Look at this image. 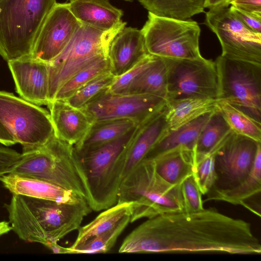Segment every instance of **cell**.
Returning a JSON list of instances; mask_svg holds the SVG:
<instances>
[{
    "label": "cell",
    "instance_id": "1",
    "mask_svg": "<svg viewBox=\"0 0 261 261\" xmlns=\"http://www.w3.org/2000/svg\"><path fill=\"white\" fill-rule=\"evenodd\" d=\"M118 252L260 254L261 244L249 222L204 208L147 218L125 238Z\"/></svg>",
    "mask_w": 261,
    "mask_h": 261
},
{
    "label": "cell",
    "instance_id": "2",
    "mask_svg": "<svg viewBox=\"0 0 261 261\" xmlns=\"http://www.w3.org/2000/svg\"><path fill=\"white\" fill-rule=\"evenodd\" d=\"M5 207L11 229L20 239L44 246L78 230L92 211L86 200L58 202L20 195H13Z\"/></svg>",
    "mask_w": 261,
    "mask_h": 261
},
{
    "label": "cell",
    "instance_id": "3",
    "mask_svg": "<svg viewBox=\"0 0 261 261\" xmlns=\"http://www.w3.org/2000/svg\"><path fill=\"white\" fill-rule=\"evenodd\" d=\"M137 126L112 141L87 150H75L92 210H104L117 203L127 148Z\"/></svg>",
    "mask_w": 261,
    "mask_h": 261
},
{
    "label": "cell",
    "instance_id": "4",
    "mask_svg": "<svg viewBox=\"0 0 261 261\" xmlns=\"http://www.w3.org/2000/svg\"><path fill=\"white\" fill-rule=\"evenodd\" d=\"M180 186L163 179L152 161L143 160L122 179L117 202H130V223L162 213L184 211Z\"/></svg>",
    "mask_w": 261,
    "mask_h": 261
},
{
    "label": "cell",
    "instance_id": "5",
    "mask_svg": "<svg viewBox=\"0 0 261 261\" xmlns=\"http://www.w3.org/2000/svg\"><path fill=\"white\" fill-rule=\"evenodd\" d=\"M10 173L46 181L88 200L74 146L55 134L43 145L22 152L20 160Z\"/></svg>",
    "mask_w": 261,
    "mask_h": 261
},
{
    "label": "cell",
    "instance_id": "6",
    "mask_svg": "<svg viewBox=\"0 0 261 261\" xmlns=\"http://www.w3.org/2000/svg\"><path fill=\"white\" fill-rule=\"evenodd\" d=\"M56 0H0V56L7 62L31 56Z\"/></svg>",
    "mask_w": 261,
    "mask_h": 261
},
{
    "label": "cell",
    "instance_id": "7",
    "mask_svg": "<svg viewBox=\"0 0 261 261\" xmlns=\"http://www.w3.org/2000/svg\"><path fill=\"white\" fill-rule=\"evenodd\" d=\"M126 24L103 32L80 24L63 50L48 63L49 101L54 100L59 88L75 73L99 57L108 56L112 40Z\"/></svg>",
    "mask_w": 261,
    "mask_h": 261
},
{
    "label": "cell",
    "instance_id": "8",
    "mask_svg": "<svg viewBox=\"0 0 261 261\" xmlns=\"http://www.w3.org/2000/svg\"><path fill=\"white\" fill-rule=\"evenodd\" d=\"M148 54L166 59H194L199 50L200 28L197 22L155 15L148 12L141 30Z\"/></svg>",
    "mask_w": 261,
    "mask_h": 261
},
{
    "label": "cell",
    "instance_id": "9",
    "mask_svg": "<svg viewBox=\"0 0 261 261\" xmlns=\"http://www.w3.org/2000/svg\"><path fill=\"white\" fill-rule=\"evenodd\" d=\"M215 63L218 99L229 102L261 122V64L222 55Z\"/></svg>",
    "mask_w": 261,
    "mask_h": 261
},
{
    "label": "cell",
    "instance_id": "10",
    "mask_svg": "<svg viewBox=\"0 0 261 261\" xmlns=\"http://www.w3.org/2000/svg\"><path fill=\"white\" fill-rule=\"evenodd\" d=\"M0 121L22 146V152L43 145L54 135L48 111L4 91H0Z\"/></svg>",
    "mask_w": 261,
    "mask_h": 261
},
{
    "label": "cell",
    "instance_id": "11",
    "mask_svg": "<svg viewBox=\"0 0 261 261\" xmlns=\"http://www.w3.org/2000/svg\"><path fill=\"white\" fill-rule=\"evenodd\" d=\"M163 59L167 73L166 100L190 97L218 99L215 62L202 57L194 59Z\"/></svg>",
    "mask_w": 261,
    "mask_h": 261
},
{
    "label": "cell",
    "instance_id": "12",
    "mask_svg": "<svg viewBox=\"0 0 261 261\" xmlns=\"http://www.w3.org/2000/svg\"><path fill=\"white\" fill-rule=\"evenodd\" d=\"M204 23L217 36L222 55L261 64V34L246 27L229 7L209 9Z\"/></svg>",
    "mask_w": 261,
    "mask_h": 261
},
{
    "label": "cell",
    "instance_id": "13",
    "mask_svg": "<svg viewBox=\"0 0 261 261\" xmlns=\"http://www.w3.org/2000/svg\"><path fill=\"white\" fill-rule=\"evenodd\" d=\"M260 145V142L231 131L213 152L216 177L208 192L230 189L246 180Z\"/></svg>",
    "mask_w": 261,
    "mask_h": 261
},
{
    "label": "cell",
    "instance_id": "14",
    "mask_svg": "<svg viewBox=\"0 0 261 261\" xmlns=\"http://www.w3.org/2000/svg\"><path fill=\"white\" fill-rule=\"evenodd\" d=\"M165 98L150 94H114L107 90L83 110L94 121L129 119L140 124L162 110Z\"/></svg>",
    "mask_w": 261,
    "mask_h": 261
},
{
    "label": "cell",
    "instance_id": "15",
    "mask_svg": "<svg viewBox=\"0 0 261 261\" xmlns=\"http://www.w3.org/2000/svg\"><path fill=\"white\" fill-rule=\"evenodd\" d=\"M80 24L71 12L68 3H57L42 25L31 56L49 63L65 48Z\"/></svg>",
    "mask_w": 261,
    "mask_h": 261
},
{
    "label": "cell",
    "instance_id": "16",
    "mask_svg": "<svg viewBox=\"0 0 261 261\" xmlns=\"http://www.w3.org/2000/svg\"><path fill=\"white\" fill-rule=\"evenodd\" d=\"M7 62L21 98L39 106H47L50 102L48 63L31 55Z\"/></svg>",
    "mask_w": 261,
    "mask_h": 261
},
{
    "label": "cell",
    "instance_id": "17",
    "mask_svg": "<svg viewBox=\"0 0 261 261\" xmlns=\"http://www.w3.org/2000/svg\"><path fill=\"white\" fill-rule=\"evenodd\" d=\"M47 107L55 135L72 146L79 144L94 122L93 118L83 109L72 107L65 100H53Z\"/></svg>",
    "mask_w": 261,
    "mask_h": 261
},
{
    "label": "cell",
    "instance_id": "18",
    "mask_svg": "<svg viewBox=\"0 0 261 261\" xmlns=\"http://www.w3.org/2000/svg\"><path fill=\"white\" fill-rule=\"evenodd\" d=\"M148 54L141 30L125 27L114 37L109 47L110 72L116 77L119 76Z\"/></svg>",
    "mask_w": 261,
    "mask_h": 261
},
{
    "label": "cell",
    "instance_id": "19",
    "mask_svg": "<svg viewBox=\"0 0 261 261\" xmlns=\"http://www.w3.org/2000/svg\"><path fill=\"white\" fill-rule=\"evenodd\" d=\"M165 107L138 125L128 144L123 178L143 160L167 130Z\"/></svg>",
    "mask_w": 261,
    "mask_h": 261
},
{
    "label": "cell",
    "instance_id": "20",
    "mask_svg": "<svg viewBox=\"0 0 261 261\" xmlns=\"http://www.w3.org/2000/svg\"><path fill=\"white\" fill-rule=\"evenodd\" d=\"M0 181L13 195L65 203L86 200L72 191L39 179L8 173L1 176Z\"/></svg>",
    "mask_w": 261,
    "mask_h": 261
},
{
    "label": "cell",
    "instance_id": "21",
    "mask_svg": "<svg viewBox=\"0 0 261 261\" xmlns=\"http://www.w3.org/2000/svg\"><path fill=\"white\" fill-rule=\"evenodd\" d=\"M68 3L81 23L99 31L108 32L126 24L121 20L123 11L107 0H74Z\"/></svg>",
    "mask_w": 261,
    "mask_h": 261
},
{
    "label": "cell",
    "instance_id": "22",
    "mask_svg": "<svg viewBox=\"0 0 261 261\" xmlns=\"http://www.w3.org/2000/svg\"><path fill=\"white\" fill-rule=\"evenodd\" d=\"M213 112L207 113L176 129H167L143 160H153L164 154L180 149L193 151L201 129Z\"/></svg>",
    "mask_w": 261,
    "mask_h": 261
},
{
    "label": "cell",
    "instance_id": "23",
    "mask_svg": "<svg viewBox=\"0 0 261 261\" xmlns=\"http://www.w3.org/2000/svg\"><path fill=\"white\" fill-rule=\"evenodd\" d=\"M219 99L190 97L166 100L169 130H174L207 113L219 110Z\"/></svg>",
    "mask_w": 261,
    "mask_h": 261
},
{
    "label": "cell",
    "instance_id": "24",
    "mask_svg": "<svg viewBox=\"0 0 261 261\" xmlns=\"http://www.w3.org/2000/svg\"><path fill=\"white\" fill-rule=\"evenodd\" d=\"M261 192V145L257 149L253 169L246 180L235 187L208 192L206 201L217 200L241 205L246 200L259 196Z\"/></svg>",
    "mask_w": 261,
    "mask_h": 261
},
{
    "label": "cell",
    "instance_id": "25",
    "mask_svg": "<svg viewBox=\"0 0 261 261\" xmlns=\"http://www.w3.org/2000/svg\"><path fill=\"white\" fill-rule=\"evenodd\" d=\"M150 161L154 162L158 174L174 185H180L193 174V151L178 149Z\"/></svg>",
    "mask_w": 261,
    "mask_h": 261
},
{
    "label": "cell",
    "instance_id": "26",
    "mask_svg": "<svg viewBox=\"0 0 261 261\" xmlns=\"http://www.w3.org/2000/svg\"><path fill=\"white\" fill-rule=\"evenodd\" d=\"M129 119L94 121L84 139L74 146L77 152L87 150L112 141L137 126Z\"/></svg>",
    "mask_w": 261,
    "mask_h": 261
},
{
    "label": "cell",
    "instance_id": "27",
    "mask_svg": "<svg viewBox=\"0 0 261 261\" xmlns=\"http://www.w3.org/2000/svg\"><path fill=\"white\" fill-rule=\"evenodd\" d=\"M130 202H117L105 210L94 219L78 229L77 238L69 247L70 253L87 240L105 232L115 227L125 217L130 215Z\"/></svg>",
    "mask_w": 261,
    "mask_h": 261
},
{
    "label": "cell",
    "instance_id": "28",
    "mask_svg": "<svg viewBox=\"0 0 261 261\" xmlns=\"http://www.w3.org/2000/svg\"><path fill=\"white\" fill-rule=\"evenodd\" d=\"M167 73L165 61L156 57L131 84L125 94H150L166 98Z\"/></svg>",
    "mask_w": 261,
    "mask_h": 261
},
{
    "label": "cell",
    "instance_id": "29",
    "mask_svg": "<svg viewBox=\"0 0 261 261\" xmlns=\"http://www.w3.org/2000/svg\"><path fill=\"white\" fill-rule=\"evenodd\" d=\"M231 132L219 110L214 111L199 134L193 149L194 154L214 152Z\"/></svg>",
    "mask_w": 261,
    "mask_h": 261
},
{
    "label": "cell",
    "instance_id": "30",
    "mask_svg": "<svg viewBox=\"0 0 261 261\" xmlns=\"http://www.w3.org/2000/svg\"><path fill=\"white\" fill-rule=\"evenodd\" d=\"M155 15L178 19H188L203 12L204 0H138Z\"/></svg>",
    "mask_w": 261,
    "mask_h": 261
},
{
    "label": "cell",
    "instance_id": "31",
    "mask_svg": "<svg viewBox=\"0 0 261 261\" xmlns=\"http://www.w3.org/2000/svg\"><path fill=\"white\" fill-rule=\"evenodd\" d=\"M219 110L231 130L261 142V122L229 103L219 99Z\"/></svg>",
    "mask_w": 261,
    "mask_h": 261
},
{
    "label": "cell",
    "instance_id": "32",
    "mask_svg": "<svg viewBox=\"0 0 261 261\" xmlns=\"http://www.w3.org/2000/svg\"><path fill=\"white\" fill-rule=\"evenodd\" d=\"M108 71H110L109 58L108 55H103L77 71L64 83L58 90L54 100L66 99L84 85Z\"/></svg>",
    "mask_w": 261,
    "mask_h": 261
},
{
    "label": "cell",
    "instance_id": "33",
    "mask_svg": "<svg viewBox=\"0 0 261 261\" xmlns=\"http://www.w3.org/2000/svg\"><path fill=\"white\" fill-rule=\"evenodd\" d=\"M115 78L110 71L105 72L84 85L64 100L72 107L83 109L94 99L108 90Z\"/></svg>",
    "mask_w": 261,
    "mask_h": 261
},
{
    "label": "cell",
    "instance_id": "34",
    "mask_svg": "<svg viewBox=\"0 0 261 261\" xmlns=\"http://www.w3.org/2000/svg\"><path fill=\"white\" fill-rule=\"evenodd\" d=\"M130 215L125 217L115 227L89 239L73 249L71 253H101L110 251L118 238L130 222Z\"/></svg>",
    "mask_w": 261,
    "mask_h": 261
},
{
    "label": "cell",
    "instance_id": "35",
    "mask_svg": "<svg viewBox=\"0 0 261 261\" xmlns=\"http://www.w3.org/2000/svg\"><path fill=\"white\" fill-rule=\"evenodd\" d=\"M192 175L202 195L212 188L215 181L214 153L194 155Z\"/></svg>",
    "mask_w": 261,
    "mask_h": 261
},
{
    "label": "cell",
    "instance_id": "36",
    "mask_svg": "<svg viewBox=\"0 0 261 261\" xmlns=\"http://www.w3.org/2000/svg\"><path fill=\"white\" fill-rule=\"evenodd\" d=\"M156 56L148 54L131 69L116 77L109 90L114 94H125L131 84L155 60Z\"/></svg>",
    "mask_w": 261,
    "mask_h": 261
},
{
    "label": "cell",
    "instance_id": "37",
    "mask_svg": "<svg viewBox=\"0 0 261 261\" xmlns=\"http://www.w3.org/2000/svg\"><path fill=\"white\" fill-rule=\"evenodd\" d=\"M180 188L184 211L194 212L204 208L202 200V194L192 175L183 181Z\"/></svg>",
    "mask_w": 261,
    "mask_h": 261
},
{
    "label": "cell",
    "instance_id": "38",
    "mask_svg": "<svg viewBox=\"0 0 261 261\" xmlns=\"http://www.w3.org/2000/svg\"><path fill=\"white\" fill-rule=\"evenodd\" d=\"M229 8L246 27L255 33L261 34V14L247 12L232 6Z\"/></svg>",
    "mask_w": 261,
    "mask_h": 261
},
{
    "label": "cell",
    "instance_id": "39",
    "mask_svg": "<svg viewBox=\"0 0 261 261\" xmlns=\"http://www.w3.org/2000/svg\"><path fill=\"white\" fill-rule=\"evenodd\" d=\"M21 156V153L13 149L0 146V177L10 173Z\"/></svg>",
    "mask_w": 261,
    "mask_h": 261
},
{
    "label": "cell",
    "instance_id": "40",
    "mask_svg": "<svg viewBox=\"0 0 261 261\" xmlns=\"http://www.w3.org/2000/svg\"><path fill=\"white\" fill-rule=\"evenodd\" d=\"M229 4L247 12L261 14V0H230Z\"/></svg>",
    "mask_w": 261,
    "mask_h": 261
},
{
    "label": "cell",
    "instance_id": "41",
    "mask_svg": "<svg viewBox=\"0 0 261 261\" xmlns=\"http://www.w3.org/2000/svg\"><path fill=\"white\" fill-rule=\"evenodd\" d=\"M0 143L9 146L16 143L14 138L0 121Z\"/></svg>",
    "mask_w": 261,
    "mask_h": 261
},
{
    "label": "cell",
    "instance_id": "42",
    "mask_svg": "<svg viewBox=\"0 0 261 261\" xmlns=\"http://www.w3.org/2000/svg\"><path fill=\"white\" fill-rule=\"evenodd\" d=\"M230 0H204V8L209 9L228 7Z\"/></svg>",
    "mask_w": 261,
    "mask_h": 261
},
{
    "label": "cell",
    "instance_id": "43",
    "mask_svg": "<svg viewBox=\"0 0 261 261\" xmlns=\"http://www.w3.org/2000/svg\"><path fill=\"white\" fill-rule=\"evenodd\" d=\"M45 246L50 250L53 253L57 254L70 253L69 248L60 246L56 242H48Z\"/></svg>",
    "mask_w": 261,
    "mask_h": 261
},
{
    "label": "cell",
    "instance_id": "44",
    "mask_svg": "<svg viewBox=\"0 0 261 261\" xmlns=\"http://www.w3.org/2000/svg\"><path fill=\"white\" fill-rule=\"evenodd\" d=\"M11 226L9 222L2 221L0 222V237L11 230Z\"/></svg>",
    "mask_w": 261,
    "mask_h": 261
},
{
    "label": "cell",
    "instance_id": "45",
    "mask_svg": "<svg viewBox=\"0 0 261 261\" xmlns=\"http://www.w3.org/2000/svg\"><path fill=\"white\" fill-rule=\"evenodd\" d=\"M123 1H127V2H133L134 0H123Z\"/></svg>",
    "mask_w": 261,
    "mask_h": 261
},
{
    "label": "cell",
    "instance_id": "46",
    "mask_svg": "<svg viewBox=\"0 0 261 261\" xmlns=\"http://www.w3.org/2000/svg\"><path fill=\"white\" fill-rule=\"evenodd\" d=\"M68 1H69L70 2H72V1H73L74 0H68Z\"/></svg>",
    "mask_w": 261,
    "mask_h": 261
}]
</instances>
